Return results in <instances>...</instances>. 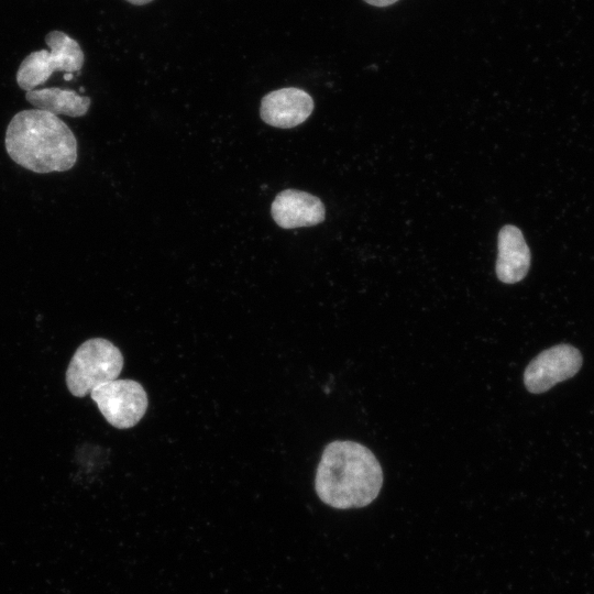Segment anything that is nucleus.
<instances>
[{"mask_svg":"<svg viewBox=\"0 0 594 594\" xmlns=\"http://www.w3.org/2000/svg\"><path fill=\"white\" fill-rule=\"evenodd\" d=\"M383 485V471L370 449L354 441L336 440L323 450L317 468L318 497L337 509L371 504Z\"/></svg>","mask_w":594,"mask_h":594,"instance_id":"f257e3e1","label":"nucleus"},{"mask_svg":"<svg viewBox=\"0 0 594 594\" xmlns=\"http://www.w3.org/2000/svg\"><path fill=\"white\" fill-rule=\"evenodd\" d=\"M6 150L18 165L37 173L65 172L77 161V140L68 125L50 112L26 109L9 122Z\"/></svg>","mask_w":594,"mask_h":594,"instance_id":"f03ea898","label":"nucleus"},{"mask_svg":"<svg viewBox=\"0 0 594 594\" xmlns=\"http://www.w3.org/2000/svg\"><path fill=\"white\" fill-rule=\"evenodd\" d=\"M123 369L121 351L103 338L88 339L74 353L66 371L72 395L84 397L107 382L117 380Z\"/></svg>","mask_w":594,"mask_h":594,"instance_id":"7ed1b4c3","label":"nucleus"},{"mask_svg":"<svg viewBox=\"0 0 594 594\" xmlns=\"http://www.w3.org/2000/svg\"><path fill=\"white\" fill-rule=\"evenodd\" d=\"M50 51L40 50L29 54L16 72L18 86L24 91L43 85L54 72L73 74L84 65L85 55L80 45L62 31H51L45 36Z\"/></svg>","mask_w":594,"mask_h":594,"instance_id":"20e7f679","label":"nucleus"},{"mask_svg":"<svg viewBox=\"0 0 594 594\" xmlns=\"http://www.w3.org/2000/svg\"><path fill=\"white\" fill-rule=\"evenodd\" d=\"M90 397L105 419L118 429L135 426L146 413L148 399L143 386L132 380H113L95 387Z\"/></svg>","mask_w":594,"mask_h":594,"instance_id":"39448f33","label":"nucleus"},{"mask_svg":"<svg viewBox=\"0 0 594 594\" xmlns=\"http://www.w3.org/2000/svg\"><path fill=\"white\" fill-rule=\"evenodd\" d=\"M582 365V355L569 344H559L539 353L527 365L524 383L528 392L540 394L574 376Z\"/></svg>","mask_w":594,"mask_h":594,"instance_id":"423d86ee","label":"nucleus"},{"mask_svg":"<svg viewBox=\"0 0 594 594\" xmlns=\"http://www.w3.org/2000/svg\"><path fill=\"white\" fill-rule=\"evenodd\" d=\"M314 110V100L301 89L289 87L271 91L261 102L262 120L275 128H294L302 123Z\"/></svg>","mask_w":594,"mask_h":594,"instance_id":"0eeeda50","label":"nucleus"},{"mask_svg":"<svg viewBox=\"0 0 594 594\" xmlns=\"http://www.w3.org/2000/svg\"><path fill=\"white\" fill-rule=\"evenodd\" d=\"M271 212L283 229L316 226L326 217L324 206L318 197L295 189L280 191L272 204Z\"/></svg>","mask_w":594,"mask_h":594,"instance_id":"6e6552de","label":"nucleus"},{"mask_svg":"<svg viewBox=\"0 0 594 594\" xmlns=\"http://www.w3.org/2000/svg\"><path fill=\"white\" fill-rule=\"evenodd\" d=\"M497 278L505 284L524 279L530 267V251L521 231L512 224L503 227L497 240Z\"/></svg>","mask_w":594,"mask_h":594,"instance_id":"1a4fd4ad","label":"nucleus"},{"mask_svg":"<svg viewBox=\"0 0 594 594\" xmlns=\"http://www.w3.org/2000/svg\"><path fill=\"white\" fill-rule=\"evenodd\" d=\"M25 99L34 109L50 112L54 116L79 118L88 112L90 98L79 96L70 89L58 87L33 89L26 91Z\"/></svg>","mask_w":594,"mask_h":594,"instance_id":"9d476101","label":"nucleus"},{"mask_svg":"<svg viewBox=\"0 0 594 594\" xmlns=\"http://www.w3.org/2000/svg\"><path fill=\"white\" fill-rule=\"evenodd\" d=\"M363 1L373 7L384 8V7H389L399 0H363Z\"/></svg>","mask_w":594,"mask_h":594,"instance_id":"9b49d317","label":"nucleus"},{"mask_svg":"<svg viewBox=\"0 0 594 594\" xmlns=\"http://www.w3.org/2000/svg\"><path fill=\"white\" fill-rule=\"evenodd\" d=\"M132 4H135V6H142V4H146L153 0H125Z\"/></svg>","mask_w":594,"mask_h":594,"instance_id":"f8f14e48","label":"nucleus"},{"mask_svg":"<svg viewBox=\"0 0 594 594\" xmlns=\"http://www.w3.org/2000/svg\"><path fill=\"white\" fill-rule=\"evenodd\" d=\"M72 78H73V75H72V74H68V73L65 74V76H64V79H65V80H69V79H72Z\"/></svg>","mask_w":594,"mask_h":594,"instance_id":"ddd939ff","label":"nucleus"}]
</instances>
